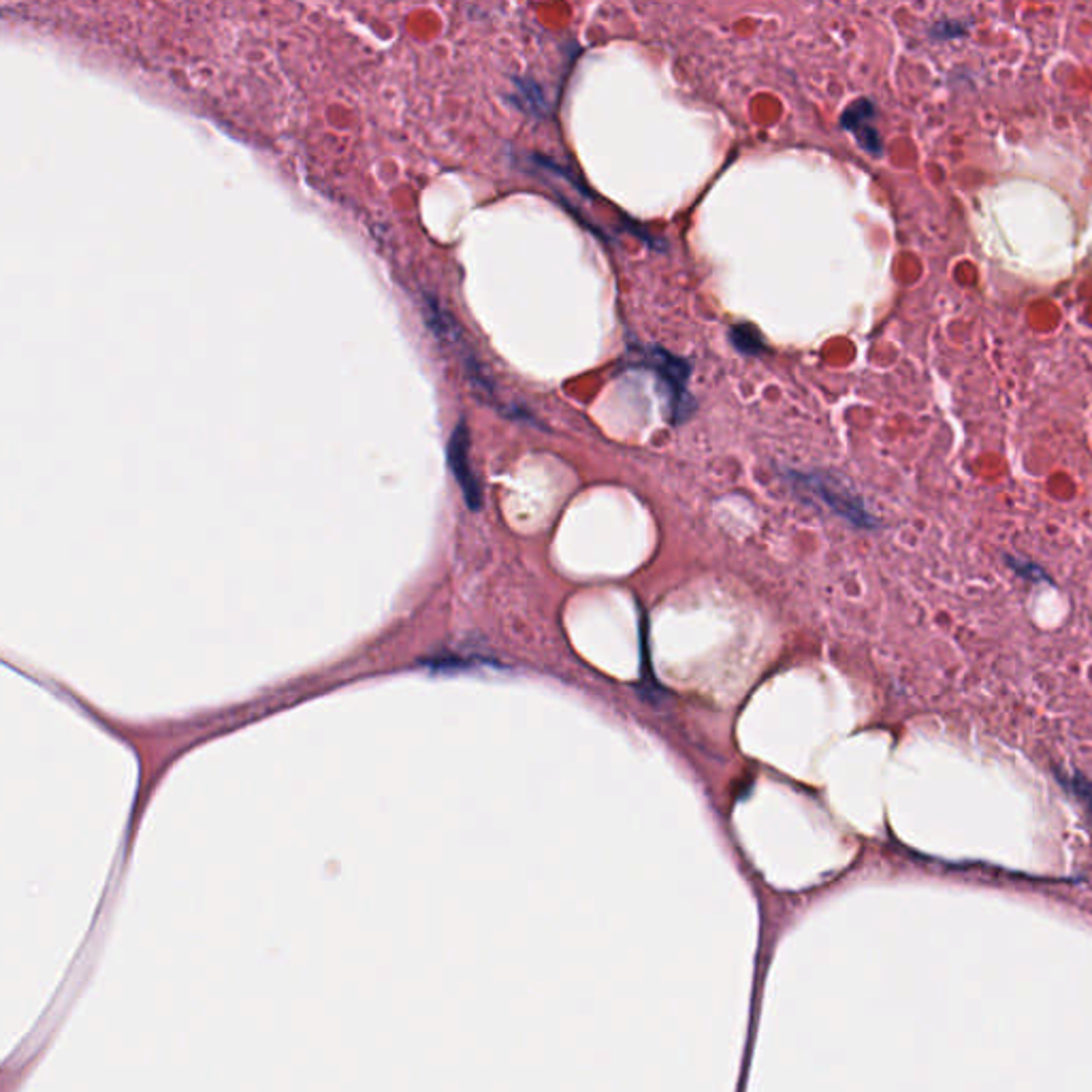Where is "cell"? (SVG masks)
Instances as JSON below:
<instances>
[{"mask_svg":"<svg viewBox=\"0 0 1092 1092\" xmlns=\"http://www.w3.org/2000/svg\"><path fill=\"white\" fill-rule=\"evenodd\" d=\"M645 363L653 369L655 374L662 376V380L668 386V395H671V410L673 420L681 422L692 414L693 401L687 393V380H690V363L687 361L673 357L671 352L662 348H651L645 355Z\"/></svg>","mask_w":1092,"mask_h":1092,"instance_id":"1","label":"cell"},{"mask_svg":"<svg viewBox=\"0 0 1092 1092\" xmlns=\"http://www.w3.org/2000/svg\"><path fill=\"white\" fill-rule=\"evenodd\" d=\"M448 463H451V470L457 482H459L468 506L472 510H478L482 504V491L470 465V429L463 419L457 422L451 442H448Z\"/></svg>","mask_w":1092,"mask_h":1092,"instance_id":"2","label":"cell"},{"mask_svg":"<svg viewBox=\"0 0 1092 1092\" xmlns=\"http://www.w3.org/2000/svg\"><path fill=\"white\" fill-rule=\"evenodd\" d=\"M730 340H732L736 350L745 352V355H760V352L764 350V341H762L760 331H757L750 322H741V324H736V327L730 329Z\"/></svg>","mask_w":1092,"mask_h":1092,"instance_id":"5","label":"cell"},{"mask_svg":"<svg viewBox=\"0 0 1092 1092\" xmlns=\"http://www.w3.org/2000/svg\"><path fill=\"white\" fill-rule=\"evenodd\" d=\"M873 118H875V107L870 101H856L853 105H849V109L843 113V128L851 130L853 135L858 137L860 146L868 149L870 154H879L882 152V139H879V133L873 127Z\"/></svg>","mask_w":1092,"mask_h":1092,"instance_id":"3","label":"cell"},{"mask_svg":"<svg viewBox=\"0 0 1092 1092\" xmlns=\"http://www.w3.org/2000/svg\"><path fill=\"white\" fill-rule=\"evenodd\" d=\"M809 482L815 484V491L822 496L828 504H830L834 510H839L841 515H845L848 518H851L853 523L858 525H868L870 517L865 513V508H862L858 501H853L848 493H843L841 489H836L834 484H830L828 480H815V478H809Z\"/></svg>","mask_w":1092,"mask_h":1092,"instance_id":"4","label":"cell"}]
</instances>
